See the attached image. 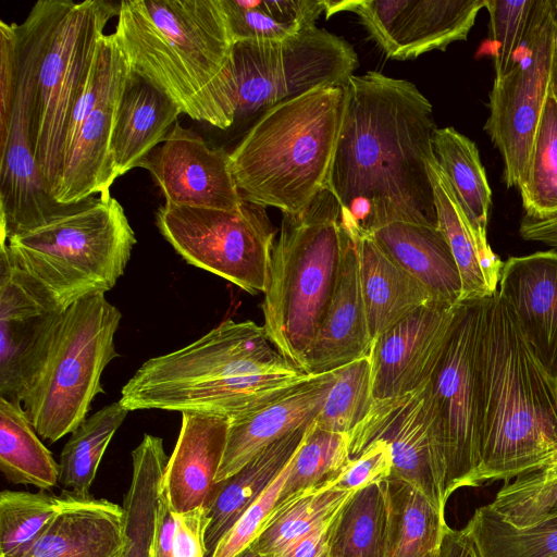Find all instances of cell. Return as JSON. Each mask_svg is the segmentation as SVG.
I'll use <instances>...</instances> for the list:
<instances>
[{"label": "cell", "mask_w": 557, "mask_h": 557, "mask_svg": "<svg viewBox=\"0 0 557 557\" xmlns=\"http://www.w3.org/2000/svg\"><path fill=\"white\" fill-rule=\"evenodd\" d=\"M329 189L349 235L391 223L437 226L428 165L437 128L417 86L376 71L352 75Z\"/></svg>", "instance_id": "1"}, {"label": "cell", "mask_w": 557, "mask_h": 557, "mask_svg": "<svg viewBox=\"0 0 557 557\" xmlns=\"http://www.w3.org/2000/svg\"><path fill=\"white\" fill-rule=\"evenodd\" d=\"M313 375L274 349L263 326L228 319L191 344L144 362L119 401L128 411L162 409L230 421Z\"/></svg>", "instance_id": "2"}, {"label": "cell", "mask_w": 557, "mask_h": 557, "mask_svg": "<svg viewBox=\"0 0 557 557\" xmlns=\"http://www.w3.org/2000/svg\"><path fill=\"white\" fill-rule=\"evenodd\" d=\"M115 42L129 70L193 120L234 125L228 107L232 39L221 0H123Z\"/></svg>", "instance_id": "3"}, {"label": "cell", "mask_w": 557, "mask_h": 557, "mask_svg": "<svg viewBox=\"0 0 557 557\" xmlns=\"http://www.w3.org/2000/svg\"><path fill=\"white\" fill-rule=\"evenodd\" d=\"M479 484L510 480L557 456V383L496 292L485 300L479 349Z\"/></svg>", "instance_id": "4"}, {"label": "cell", "mask_w": 557, "mask_h": 557, "mask_svg": "<svg viewBox=\"0 0 557 557\" xmlns=\"http://www.w3.org/2000/svg\"><path fill=\"white\" fill-rule=\"evenodd\" d=\"M346 103L345 86L312 89L264 111L230 152L242 197L282 213L326 188Z\"/></svg>", "instance_id": "5"}, {"label": "cell", "mask_w": 557, "mask_h": 557, "mask_svg": "<svg viewBox=\"0 0 557 557\" xmlns=\"http://www.w3.org/2000/svg\"><path fill=\"white\" fill-rule=\"evenodd\" d=\"M0 265L63 310L113 288L136 244L121 203L111 195L87 199L44 224L1 236Z\"/></svg>", "instance_id": "6"}, {"label": "cell", "mask_w": 557, "mask_h": 557, "mask_svg": "<svg viewBox=\"0 0 557 557\" xmlns=\"http://www.w3.org/2000/svg\"><path fill=\"white\" fill-rule=\"evenodd\" d=\"M345 235L341 206L326 188L301 212L282 216L262 326L275 349L302 371L335 289Z\"/></svg>", "instance_id": "7"}, {"label": "cell", "mask_w": 557, "mask_h": 557, "mask_svg": "<svg viewBox=\"0 0 557 557\" xmlns=\"http://www.w3.org/2000/svg\"><path fill=\"white\" fill-rule=\"evenodd\" d=\"M121 318L104 293L83 297L63 310L23 403L40 438L54 443L87 419L91 401L104 393L101 374L119 356L114 335Z\"/></svg>", "instance_id": "8"}, {"label": "cell", "mask_w": 557, "mask_h": 557, "mask_svg": "<svg viewBox=\"0 0 557 557\" xmlns=\"http://www.w3.org/2000/svg\"><path fill=\"white\" fill-rule=\"evenodd\" d=\"M120 3L61 0L38 65L33 98L35 158L46 188L57 186L72 112L98 54L108 22Z\"/></svg>", "instance_id": "9"}, {"label": "cell", "mask_w": 557, "mask_h": 557, "mask_svg": "<svg viewBox=\"0 0 557 557\" xmlns=\"http://www.w3.org/2000/svg\"><path fill=\"white\" fill-rule=\"evenodd\" d=\"M485 300L468 299L456 305L426 385L435 430L438 487L445 505L456 490L480 485L478 349Z\"/></svg>", "instance_id": "10"}, {"label": "cell", "mask_w": 557, "mask_h": 557, "mask_svg": "<svg viewBox=\"0 0 557 557\" xmlns=\"http://www.w3.org/2000/svg\"><path fill=\"white\" fill-rule=\"evenodd\" d=\"M358 65L348 41L318 26L283 41H236L228 67L233 122L315 88L345 86Z\"/></svg>", "instance_id": "11"}, {"label": "cell", "mask_w": 557, "mask_h": 557, "mask_svg": "<svg viewBox=\"0 0 557 557\" xmlns=\"http://www.w3.org/2000/svg\"><path fill=\"white\" fill-rule=\"evenodd\" d=\"M61 0H39L16 24V91L5 139L0 144V235L46 223L61 206L46 188L35 158L32 115L36 75Z\"/></svg>", "instance_id": "12"}, {"label": "cell", "mask_w": 557, "mask_h": 557, "mask_svg": "<svg viewBox=\"0 0 557 557\" xmlns=\"http://www.w3.org/2000/svg\"><path fill=\"white\" fill-rule=\"evenodd\" d=\"M156 223L187 263L251 295L265 293L276 230L264 207L245 199L234 210L164 202Z\"/></svg>", "instance_id": "13"}, {"label": "cell", "mask_w": 557, "mask_h": 557, "mask_svg": "<svg viewBox=\"0 0 557 557\" xmlns=\"http://www.w3.org/2000/svg\"><path fill=\"white\" fill-rule=\"evenodd\" d=\"M556 42L557 0H535L528 34L509 70L493 81L484 131L502 156L508 188H518L528 168Z\"/></svg>", "instance_id": "14"}, {"label": "cell", "mask_w": 557, "mask_h": 557, "mask_svg": "<svg viewBox=\"0 0 557 557\" xmlns=\"http://www.w3.org/2000/svg\"><path fill=\"white\" fill-rule=\"evenodd\" d=\"M485 1L326 0L325 16L356 14L387 58L405 61L466 40Z\"/></svg>", "instance_id": "15"}, {"label": "cell", "mask_w": 557, "mask_h": 557, "mask_svg": "<svg viewBox=\"0 0 557 557\" xmlns=\"http://www.w3.org/2000/svg\"><path fill=\"white\" fill-rule=\"evenodd\" d=\"M426 385L401 396L374 399L364 418L348 433L349 455L354 459L368 444L386 442L393 461L389 478L409 483L445 512Z\"/></svg>", "instance_id": "16"}, {"label": "cell", "mask_w": 557, "mask_h": 557, "mask_svg": "<svg viewBox=\"0 0 557 557\" xmlns=\"http://www.w3.org/2000/svg\"><path fill=\"white\" fill-rule=\"evenodd\" d=\"M63 312L37 288L0 265V397L23 405Z\"/></svg>", "instance_id": "17"}, {"label": "cell", "mask_w": 557, "mask_h": 557, "mask_svg": "<svg viewBox=\"0 0 557 557\" xmlns=\"http://www.w3.org/2000/svg\"><path fill=\"white\" fill-rule=\"evenodd\" d=\"M139 168L150 172L165 202L234 210L244 201L233 177L230 152L210 147L178 122Z\"/></svg>", "instance_id": "18"}, {"label": "cell", "mask_w": 557, "mask_h": 557, "mask_svg": "<svg viewBox=\"0 0 557 557\" xmlns=\"http://www.w3.org/2000/svg\"><path fill=\"white\" fill-rule=\"evenodd\" d=\"M455 308L430 301L373 339L369 359L374 399L401 396L429 382Z\"/></svg>", "instance_id": "19"}, {"label": "cell", "mask_w": 557, "mask_h": 557, "mask_svg": "<svg viewBox=\"0 0 557 557\" xmlns=\"http://www.w3.org/2000/svg\"><path fill=\"white\" fill-rule=\"evenodd\" d=\"M497 292L528 346L557 383V252L509 258Z\"/></svg>", "instance_id": "20"}, {"label": "cell", "mask_w": 557, "mask_h": 557, "mask_svg": "<svg viewBox=\"0 0 557 557\" xmlns=\"http://www.w3.org/2000/svg\"><path fill=\"white\" fill-rule=\"evenodd\" d=\"M334 381L333 370L314 374L260 409L230 420L215 483L237 473L274 442L309 425L322 409Z\"/></svg>", "instance_id": "21"}, {"label": "cell", "mask_w": 557, "mask_h": 557, "mask_svg": "<svg viewBox=\"0 0 557 557\" xmlns=\"http://www.w3.org/2000/svg\"><path fill=\"white\" fill-rule=\"evenodd\" d=\"M129 67L123 57L100 100L81 125L65 152L52 197L61 206H75L92 195L107 197L116 180L111 139L121 92Z\"/></svg>", "instance_id": "22"}, {"label": "cell", "mask_w": 557, "mask_h": 557, "mask_svg": "<svg viewBox=\"0 0 557 557\" xmlns=\"http://www.w3.org/2000/svg\"><path fill=\"white\" fill-rule=\"evenodd\" d=\"M61 495L53 519L16 557H125L128 540L123 505L65 490Z\"/></svg>", "instance_id": "23"}, {"label": "cell", "mask_w": 557, "mask_h": 557, "mask_svg": "<svg viewBox=\"0 0 557 557\" xmlns=\"http://www.w3.org/2000/svg\"><path fill=\"white\" fill-rule=\"evenodd\" d=\"M227 430L226 419L182 413L180 434L161 483V494L176 512L207 508L214 498Z\"/></svg>", "instance_id": "24"}, {"label": "cell", "mask_w": 557, "mask_h": 557, "mask_svg": "<svg viewBox=\"0 0 557 557\" xmlns=\"http://www.w3.org/2000/svg\"><path fill=\"white\" fill-rule=\"evenodd\" d=\"M345 231V230H344ZM335 289L309 349L304 371L319 374L369 356L372 337L360 286L355 242L345 231Z\"/></svg>", "instance_id": "25"}, {"label": "cell", "mask_w": 557, "mask_h": 557, "mask_svg": "<svg viewBox=\"0 0 557 557\" xmlns=\"http://www.w3.org/2000/svg\"><path fill=\"white\" fill-rule=\"evenodd\" d=\"M180 114V109L166 96L128 71L111 139L116 178L140 166L148 154L164 141Z\"/></svg>", "instance_id": "26"}, {"label": "cell", "mask_w": 557, "mask_h": 557, "mask_svg": "<svg viewBox=\"0 0 557 557\" xmlns=\"http://www.w3.org/2000/svg\"><path fill=\"white\" fill-rule=\"evenodd\" d=\"M349 236L357 249L361 293L373 341L434 299L419 280L387 256L371 234Z\"/></svg>", "instance_id": "27"}, {"label": "cell", "mask_w": 557, "mask_h": 557, "mask_svg": "<svg viewBox=\"0 0 557 557\" xmlns=\"http://www.w3.org/2000/svg\"><path fill=\"white\" fill-rule=\"evenodd\" d=\"M371 235L392 260L428 288L434 300L450 305L461 301L460 273L437 226L397 222Z\"/></svg>", "instance_id": "28"}, {"label": "cell", "mask_w": 557, "mask_h": 557, "mask_svg": "<svg viewBox=\"0 0 557 557\" xmlns=\"http://www.w3.org/2000/svg\"><path fill=\"white\" fill-rule=\"evenodd\" d=\"M428 171L433 188L437 227L447 240L460 273L461 300L493 296L497 292L504 262L491 246L481 245L476 238L435 156L431 159Z\"/></svg>", "instance_id": "29"}, {"label": "cell", "mask_w": 557, "mask_h": 557, "mask_svg": "<svg viewBox=\"0 0 557 557\" xmlns=\"http://www.w3.org/2000/svg\"><path fill=\"white\" fill-rule=\"evenodd\" d=\"M307 426L274 442L237 473L216 483L218 491L207 507L209 518L205 535L207 557L212 555L219 542L245 510L281 473L299 446Z\"/></svg>", "instance_id": "30"}, {"label": "cell", "mask_w": 557, "mask_h": 557, "mask_svg": "<svg viewBox=\"0 0 557 557\" xmlns=\"http://www.w3.org/2000/svg\"><path fill=\"white\" fill-rule=\"evenodd\" d=\"M435 159L448 180L476 238L490 246L486 228L492 207V190L474 141L453 126L433 134Z\"/></svg>", "instance_id": "31"}, {"label": "cell", "mask_w": 557, "mask_h": 557, "mask_svg": "<svg viewBox=\"0 0 557 557\" xmlns=\"http://www.w3.org/2000/svg\"><path fill=\"white\" fill-rule=\"evenodd\" d=\"M355 492L327 483L288 497L274 506L250 546L263 557L278 556L332 521Z\"/></svg>", "instance_id": "32"}, {"label": "cell", "mask_w": 557, "mask_h": 557, "mask_svg": "<svg viewBox=\"0 0 557 557\" xmlns=\"http://www.w3.org/2000/svg\"><path fill=\"white\" fill-rule=\"evenodd\" d=\"M388 517L385 481L357 490L331 523L329 557H385Z\"/></svg>", "instance_id": "33"}, {"label": "cell", "mask_w": 557, "mask_h": 557, "mask_svg": "<svg viewBox=\"0 0 557 557\" xmlns=\"http://www.w3.org/2000/svg\"><path fill=\"white\" fill-rule=\"evenodd\" d=\"M168 460L163 440L150 434L132 451V480L123 502L128 540L125 557H149Z\"/></svg>", "instance_id": "34"}, {"label": "cell", "mask_w": 557, "mask_h": 557, "mask_svg": "<svg viewBox=\"0 0 557 557\" xmlns=\"http://www.w3.org/2000/svg\"><path fill=\"white\" fill-rule=\"evenodd\" d=\"M389 517L385 557H425L440 548L447 529L444 512L409 483L385 480Z\"/></svg>", "instance_id": "35"}, {"label": "cell", "mask_w": 557, "mask_h": 557, "mask_svg": "<svg viewBox=\"0 0 557 557\" xmlns=\"http://www.w3.org/2000/svg\"><path fill=\"white\" fill-rule=\"evenodd\" d=\"M234 42L283 41L317 26L326 0H221Z\"/></svg>", "instance_id": "36"}, {"label": "cell", "mask_w": 557, "mask_h": 557, "mask_svg": "<svg viewBox=\"0 0 557 557\" xmlns=\"http://www.w3.org/2000/svg\"><path fill=\"white\" fill-rule=\"evenodd\" d=\"M0 470L13 484L51 491L59 463L40 441L23 405L0 397Z\"/></svg>", "instance_id": "37"}, {"label": "cell", "mask_w": 557, "mask_h": 557, "mask_svg": "<svg viewBox=\"0 0 557 557\" xmlns=\"http://www.w3.org/2000/svg\"><path fill=\"white\" fill-rule=\"evenodd\" d=\"M462 531L479 557H557V516L519 528L490 508H476Z\"/></svg>", "instance_id": "38"}, {"label": "cell", "mask_w": 557, "mask_h": 557, "mask_svg": "<svg viewBox=\"0 0 557 557\" xmlns=\"http://www.w3.org/2000/svg\"><path fill=\"white\" fill-rule=\"evenodd\" d=\"M120 401L88 417L65 443L59 462V483L65 491L89 495L99 463L127 413Z\"/></svg>", "instance_id": "39"}, {"label": "cell", "mask_w": 557, "mask_h": 557, "mask_svg": "<svg viewBox=\"0 0 557 557\" xmlns=\"http://www.w3.org/2000/svg\"><path fill=\"white\" fill-rule=\"evenodd\" d=\"M527 218H557V101L548 89L522 182L518 186Z\"/></svg>", "instance_id": "40"}, {"label": "cell", "mask_w": 557, "mask_h": 557, "mask_svg": "<svg viewBox=\"0 0 557 557\" xmlns=\"http://www.w3.org/2000/svg\"><path fill=\"white\" fill-rule=\"evenodd\" d=\"M350 460L348 434L327 431L312 421L289 460L276 504L312 487L334 483Z\"/></svg>", "instance_id": "41"}, {"label": "cell", "mask_w": 557, "mask_h": 557, "mask_svg": "<svg viewBox=\"0 0 557 557\" xmlns=\"http://www.w3.org/2000/svg\"><path fill=\"white\" fill-rule=\"evenodd\" d=\"M62 495L51 491L3 490L0 493V557L27 550L58 512Z\"/></svg>", "instance_id": "42"}, {"label": "cell", "mask_w": 557, "mask_h": 557, "mask_svg": "<svg viewBox=\"0 0 557 557\" xmlns=\"http://www.w3.org/2000/svg\"><path fill=\"white\" fill-rule=\"evenodd\" d=\"M333 371L334 384L313 421L327 431L348 434L364 418L374 401L369 356Z\"/></svg>", "instance_id": "43"}, {"label": "cell", "mask_w": 557, "mask_h": 557, "mask_svg": "<svg viewBox=\"0 0 557 557\" xmlns=\"http://www.w3.org/2000/svg\"><path fill=\"white\" fill-rule=\"evenodd\" d=\"M511 524L524 528L557 516V471L537 469L505 484L487 504Z\"/></svg>", "instance_id": "44"}, {"label": "cell", "mask_w": 557, "mask_h": 557, "mask_svg": "<svg viewBox=\"0 0 557 557\" xmlns=\"http://www.w3.org/2000/svg\"><path fill=\"white\" fill-rule=\"evenodd\" d=\"M535 0H486L490 15L491 54L495 75L506 73L522 45L531 22Z\"/></svg>", "instance_id": "45"}, {"label": "cell", "mask_w": 557, "mask_h": 557, "mask_svg": "<svg viewBox=\"0 0 557 557\" xmlns=\"http://www.w3.org/2000/svg\"><path fill=\"white\" fill-rule=\"evenodd\" d=\"M288 467L289 461L222 537L210 557H235L257 539L280 497Z\"/></svg>", "instance_id": "46"}, {"label": "cell", "mask_w": 557, "mask_h": 557, "mask_svg": "<svg viewBox=\"0 0 557 557\" xmlns=\"http://www.w3.org/2000/svg\"><path fill=\"white\" fill-rule=\"evenodd\" d=\"M393 461L388 444L374 441L351 459L334 481V486L357 491L369 484L387 480L392 474Z\"/></svg>", "instance_id": "47"}, {"label": "cell", "mask_w": 557, "mask_h": 557, "mask_svg": "<svg viewBox=\"0 0 557 557\" xmlns=\"http://www.w3.org/2000/svg\"><path fill=\"white\" fill-rule=\"evenodd\" d=\"M16 24L0 22V144L5 139L16 91Z\"/></svg>", "instance_id": "48"}, {"label": "cell", "mask_w": 557, "mask_h": 557, "mask_svg": "<svg viewBox=\"0 0 557 557\" xmlns=\"http://www.w3.org/2000/svg\"><path fill=\"white\" fill-rule=\"evenodd\" d=\"M332 521L305 536L276 557H329L327 543Z\"/></svg>", "instance_id": "49"}, {"label": "cell", "mask_w": 557, "mask_h": 557, "mask_svg": "<svg viewBox=\"0 0 557 557\" xmlns=\"http://www.w3.org/2000/svg\"><path fill=\"white\" fill-rule=\"evenodd\" d=\"M519 233L524 240L543 244L557 252V218L540 221L524 216Z\"/></svg>", "instance_id": "50"}, {"label": "cell", "mask_w": 557, "mask_h": 557, "mask_svg": "<svg viewBox=\"0 0 557 557\" xmlns=\"http://www.w3.org/2000/svg\"><path fill=\"white\" fill-rule=\"evenodd\" d=\"M440 557H479L478 552L462 530L447 528L441 546Z\"/></svg>", "instance_id": "51"}, {"label": "cell", "mask_w": 557, "mask_h": 557, "mask_svg": "<svg viewBox=\"0 0 557 557\" xmlns=\"http://www.w3.org/2000/svg\"><path fill=\"white\" fill-rule=\"evenodd\" d=\"M549 90L557 101V42L555 47L552 70H550V79H549Z\"/></svg>", "instance_id": "52"}, {"label": "cell", "mask_w": 557, "mask_h": 557, "mask_svg": "<svg viewBox=\"0 0 557 557\" xmlns=\"http://www.w3.org/2000/svg\"><path fill=\"white\" fill-rule=\"evenodd\" d=\"M235 557H263L257 550H255L250 545L237 554Z\"/></svg>", "instance_id": "53"}, {"label": "cell", "mask_w": 557, "mask_h": 557, "mask_svg": "<svg viewBox=\"0 0 557 557\" xmlns=\"http://www.w3.org/2000/svg\"><path fill=\"white\" fill-rule=\"evenodd\" d=\"M548 471H557V456L545 467L541 468Z\"/></svg>", "instance_id": "54"}, {"label": "cell", "mask_w": 557, "mask_h": 557, "mask_svg": "<svg viewBox=\"0 0 557 557\" xmlns=\"http://www.w3.org/2000/svg\"><path fill=\"white\" fill-rule=\"evenodd\" d=\"M425 557H440V548L435 552L430 553Z\"/></svg>", "instance_id": "55"}]
</instances>
